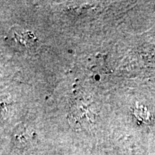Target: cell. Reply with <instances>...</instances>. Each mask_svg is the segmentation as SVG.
Returning a JSON list of instances; mask_svg holds the SVG:
<instances>
[{
    "mask_svg": "<svg viewBox=\"0 0 155 155\" xmlns=\"http://www.w3.org/2000/svg\"><path fill=\"white\" fill-rule=\"evenodd\" d=\"M12 34V39L15 45L19 48H31L38 41L35 37L30 32L19 31L15 29Z\"/></svg>",
    "mask_w": 155,
    "mask_h": 155,
    "instance_id": "obj_1",
    "label": "cell"
},
{
    "mask_svg": "<svg viewBox=\"0 0 155 155\" xmlns=\"http://www.w3.org/2000/svg\"><path fill=\"white\" fill-rule=\"evenodd\" d=\"M13 138L15 144L17 146L24 147L28 145L32 140V133L26 127L19 126L15 129Z\"/></svg>",
    "mask_w": 155,
    "mask_h": 155,
    "instance_id": "obj_2",
    "label": "cell"
}]
</instances>
